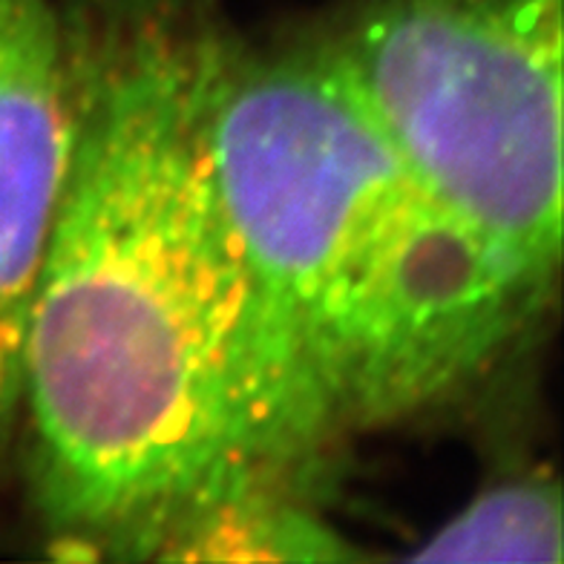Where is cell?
<instances>
[{"label":"cell","instance_id":"cell-1","mask_svg":"<svg viewBox=\"0 0 564 564\" xmlns=\"http://www.w3.org/2000/svg\"><path fill=\"white\" fill-rule=\"evenodd\" d=\"M67 159L18 453L50 553L171 562L219 510L314 498L337 449L291 375L214 156L228 0H55Z\"/></svg>","mask_w":564,"mask_h":564},{"label":"cell","instance_id":"cell-2","mask_svg":"<svg viewBox=\"0 0 564 564\" xmlns=\"http://www.w3.org/2000/svg\"><path fill=\"white\" fill-rule=\"evenodd\" d=\"M214 156L271 332L335 449L473 403L556 308L417 176L314 23L268 44L230 32Z\"/></svg>","mask_w":564,"mask_h":564},{"label":"cell","instance_id":"cell-3","mask_svg":"<svg viewBox=\"0 0 564 564\" xmlns=\"http://www.w3.org/2000/svg\"><path fill=\"white\" fill-rule=\"evenodd\" d=\"M314 30L446 208L558 300L562 0H337Z\"/></svg>","mask_w":564,"mask_h":564},{"label":"cell","instance_id":"cell-4","mask_svg":"<svg viewBox=\"0 0 564 564\" xmlns=\"http://www.w3.org/2000/svg\"><path fill=\"white\" fill-rule=\"evenodd\" d=\"M64 159L58 3L0 0V473L21 444L26 343Z\"/></svg>","mask_w":564,"mask_h":564},{"label":"cell","instance_id":"cell-5","mask_svg":"<svg viewBox=\"0 0 564 564\" xmlns=\"http://www.w3.org/2000/svg\"><path fill=\"white\" fill-rule=\"evenodd\" d=\"M562 490L542 469L492 478L469 505L444 521L409 562H562Z\"/></svg>","mask_w":564,"mask_h":564}]
</instances>
